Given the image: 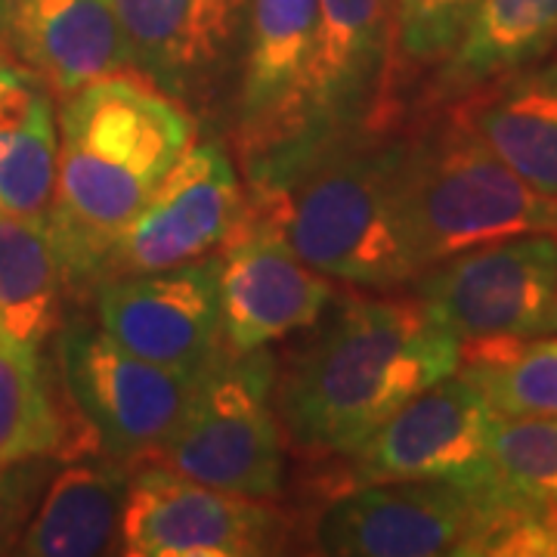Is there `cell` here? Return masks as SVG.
<instances>
[{
    "instance_id": "1",
    "label": "cell",
    "mask_w": 557,
    "mask_h": 557,
    "mask_svg": "<svg viewBox=\"0 0 557 557\" xmlns=\"http://www.w3.org/2000/svg\"><path fill=\"white\" fill-rule=\"evenodd\" d=\"M458 366L461 341L418 298L344 300L276 369L282 434L304 456H350Z\"/></svg>"
},
{
    "instance_id": "2",
    "label": "cell",
    "mask_w": 557,
    "mask_h": 557,
    "mask_svg": "<svg viewBox=\"0 0 557 557\" xmlns=\"http://www.w3.org/2000/svg\"><path fill=\"white\" fill-rule=\"evenodd\" d=\"M193 143V112L146 78L109 75L62 100L47 223L69 298L97 295L121 233Z\"/></svg>"
},
{
    "instance_id": "3",
    "label": "cell",
    "mask_w": 557,
    "mask_h": 557,
    "mask_svg": "<svg viewBox=\"0 0 557 557\" xmlns=\"http://www.w3.org/2000/svg\"><path fill=\"white\" fill-rule=\"evenodd\" d=\"M409 134L366 127L248 174L245 205L276 223L322 276L362 292H399L418 278L403 218Z\"/></svg>"
},
{
    "instance_id": "4",
    "label": "cell",
    "mask_w": 557,
    "mask_h": 557,
    "mask_svg": "<svg viewBox=\"0 0 557 557\" xmlns=\"http://www.w3.org/2000/svg\"><path fill=\"white\" fill-rule=\"evenodd\" d=\"M335 557L557 555L555 520L511 508L478 478L397 480L341 490L313 523Z\"/></svg>"
},
{
    "instance_id": "5",
    "label": "cell",
    "mask_w": 557,
    "mask_h": 557,
    "mask_svg": "<svg viewBox=\"0 0 557 557\" xmlns=\"http://www.w3.org/2000/svg\"><path fill=\"white\" fill-rule=\"evenodd\" d=\"M403 218L418 276L437 260L518 233H557V199L542 196L446 109L409 134Z\"/></svg>"
},
{
    "instance_id": "6",
    "label": "cell",
    "mask_w": 557,
    "mask_h": 557,
    "mask_svg": "<svg viewBox=\"0 0 557 557\" xmlns=\"http://www.w3.org/2000/svg\"><path fill=\"white\" fill-rule=\"evenodd\" d=\"M276 369L270 347L248 354L223 347L152 461L223 493L267 502L282 496L285 434L276 412Z\"/></svg>"
},
{
    "instance_id": "7",
    "label": "cell",
    "mask_w": 557,
    "mask_h": 557,
    "mask_svg": "<svg viewBox=\"0 0 557 557\" xmlns=\"http://www.w3.org/2000/svg\"><path fill=\"white\" fill-rule=\"evenodd\" d=\"M57 354L69 403L100 453L127 465L159 456L201 379L134 357L90 322L65 325Z\"/></svg>"
},
{
    "instance_id": "8",
    "label": "cell",
    "mask_w": 557,
    "mask_h": 557,
    "mask_svg": "<svg viewBox=\"0 0 557 557\" xmlns=\"http://www.w3.org/2000/svg\"><path fill=\"white\" fill-rule=\"evenodd\" d=\"M397 81L394 0H319V28L295 137L248 174L304 156L322 143L381 127Z\"/></svg>"
},
{
    "instance_id": "9",
    "label": "cell",
    "mask_w": 557,
    "mask_h": 557,
    "mask_svg": "<svg viewBox=\"0 0 557 557\" xmlns=\"http://www.w3.org/2000/svg\"><path fill=\"white\" fill-rule=\"evenodd\" d=\"M557 288V233H518L437 260L416 298L461 344L545 335Z\"/></svg>"
},
{
    "instance_id": "10",
    "label": "cell",
    "mask_w": 557,
    "mask_h": 557,
    "mask_svg": "<svg viewBox=\"0 0 557 557\" xmlns=\"http://www.w3.org/2000/svg\"><path fill=\"white\" fill-rule=\"evenodd\" d=\"M285 515L267 498L205 486L146 461L131 474L119 555L258 557L282 552Z\"/></svg>"
},
{
    "instance_id": "11",
    "label": "cell",
    "mask_w": 557,
    "mask_h": 557,
    "mask_svg": "<svg viewBox=\"0 0 557 557\" xmlns=\"http://www.w3.org/2000/svg\"><path fill=\"white\" fill-rule=\"evenodd\" d=\"M242 214L245 189L226 146L220 139L193 143L121 233L106 282L208 258L233 239Z\"/></svg>"
},
{
    "instance_id": "12",
    "label": "cell",
    "mask_w": 557,
    "mask_h": 557,
    "mask_svg": "<svg viewBox=\"0 0 557 557\" xmlns=\"http://www.w3.org/2000/svg\"><path fill=\"white\" fill-rule=\"evenodd\" d=\"M251 0H115L131 69L189 112H211L239 84Z\"/></svg>"
},
{
    "instance_id": "13",
    "label": "cell",
    "mask_w": 557,
    "mask_h": 557,
    "mask_svg": "<svg viewBox=\"0 0 557 557\" xmlns=\"http://www.w3.org/2000/svg\"><path fill=\"white\" fill-rule=\"evenodd\" d=\"M335 298L332 278L300 258L276 223L255 211L220 255V332L223 347L248 354L313 329Z\"/></svg>"
},
{
    "instance_id": "14",
    "label": "cell",
    "mask_w": 557,
    "mask_h": 557,
    "mask_svg": "<svg viewBox=\"0 0 557 557\" xmlns=\"http://www.w3.org/2000/svg\"><path fill=\"white\" fill-rule=\"evenodd\" d=\"M496 421L490 399L461 372H453L409 399L344 456V490L397 480L478 478Z\"/></svg>"
},
{
    "instance_id": "15",
    "label": "cell",
    "mask_w": 557,
    "mask_h": 557,
    "mask_svg": "<svg viewBox=\"0 0 557 557\" xmlns=\"http://www.w3.org/2000/svg\"><path fill=\"white\" fill-rule=\"evenodd\" d=\"M94 300L102 332L146 362L201 375L223 350L220 258L109 278Z\"/></svg>"
},
{
    "instance_id": "16",
    "label": "cell",
    "mask_w": 557,
    "mask_h": 557,
    "mask_svg": "<svg viewBox=\"0 0 557 557\" xmlns=\"http://www.w3.org/2000/svg\"><path fill=\"white\" fill-rule=\"evenodd\" d=\"M319 28V0H251L236 84V139L245 168L295 137Z\"/></svg>"
},
{
    "instance_id": "17",
    "label": "cell",
    "mask_w": 557,
    "mask_h": 557,
    "mask_svg": "<svg viewBox=\"0 0 557 557\" xmlns=\"http://www.w3.org/2000/svg\"><path fill=\"white\" fill-rule=\"evenodd\" d=\"M0 47L35 69L57 100L131 69L115 0H16Z\"/></svg>"
},
{
    "instance_id": "18",
    "label": "cell",
    "mask_w": 557,
    "mask_h": 557,
    "mask_svg": "<svg viewBox=\"0 0 557 557\" xmlns=\"http://www.w3.org/2000/svg\"><path fill=\"white\" fill-rule=\"evenodd\" d=\"M523 183L557 199V60H542L449 102Z\"/></svg>"
},
{
    "instance_id": "19",
    "label": "cell",
    "mask_w": 557,
    "mask_h": 557,
    "mask_svg": "<svg viewBox=\"0 0 557 557\" xmlns=\"http://www.w3.org/2000/svg\"><path fill=\"white\" fill-rule=\"evenodd\" d=\"M131 474L134 465L112 456L62 468L47 483L16 555L97 557L119 552Z\"/></svg>"
},
{
    "instance_id": "20",
    "label": "cell",
    "mask_w": 557,
    "mask_h": 557,
    "mask_svg": "<svg viewBox=\"0 0 557 557\" xmlns=\"http://www.w3.org/2000/svg\"><path fill=\"white\" fill-rule=\"evenodd\" d=\"M60 161V106L50 84L0 47V211L47 218Z\"/></svg>"
},
{
    "instance_id": "21",
    "label": "cell",
    "mask_w": 557,
    "mask_h": 557,
    "mask_svg": "<svg viewBox=\"0 0 557 557\" xmlns=\"http://www.w3.org/2000/svg\"><path fill=\"white\" fill-rule=\"evenodd\" d=\"M557 47V0H480L456 50L440 62L431 97L456 102L490 81L542 62Z\"/></svg>"
},
{
    "instance_id": "22",
    "label": "cell",
    "mask_w": 557,
    "mask_h": 557,
    "mask_svg": "<svg viewBox=\"0 0 557 557\" xmlns=\"http://www.w3.org/2000/svg\"><path fill=\"white\" fill-rule=\"evenodd\" d=\"M69 282L47 218L0 211V332L40 350L62 329Z\"/></svg>"
},
{
    "instance_id": "23",
    "label": "cell",
    "mask_w": 557,
    "mask_h": 557,
    "mask_svg": "<svg viewBox=\"0 0 557 557\" xmlns=\"http://www.w3.org/2000/svg\"><path fill=\"white\" fill-rule=\"evenodd\" d=\"M458 372L498 416H557V335L461 344Z\"/></svg>"
},
{
    "instance_id": "24",
    "label": "cell",
    "mask_w": 557,
    "mask_h": 557,
    "mask_svg": "<svg viewBox=\"0 0 557 557\" xmlns=\"http://www.w3.org/2000/svg\"><path fill=\"white\" fill-rule=\"evenodd\" d=\"M65 443L57 399L40 350L0 332V465L25 458H60Z\"/></svg>"
},
{
    "instance_id": "25",
    "label": "cell",
    "mask_w": 557,
    "mask_h": 557,
    "mask_svg": "<svg viewBox=\"0 0 557 557\" xmlns=\"http://www.w3.org/2000/svg\"><path fill=\"white\" fill-rule=\"evenodd\" d=\"M483 480L511 508L552 518L557 505V416H498Z\"/></svg>"
},
{
    "instance_id": "26",
    "label": "cell",
    "mask_w": 557,
    "mask_h": 557,
    "mask_svg": "<svg viewBox=\"0 0 557 557\" xmlns=\"http://www.w3.org/2000/svg\"><path fill=\"white\" fill-rule=\"evenodd\" d=\"M480 0H394L397 72L437 69L456 50Z\"/></svg>"
},
{
    "instance_id": "27",
    "label": "cell",
    "mask_w": 557,
    "mask_h": 557,
    "mask_svg": "<svg viewBox=\"0 0 557 557\" xmlns=\"http://www.w3.org/2000/svg\"><path fill=\"white\" fill-rule=\"evenodd\" d=\"M53 461L57 458L44 456L0 465V555L16 552L22 533L53 478Z\"/></svg>"
},
{
    "instance_id": "28",
    "label": "cell",
    "mask_w": 557,
    "mask_h": 557,
    "mask_svg": "<svg viewBox=\"0 0 557 557\" xmlns=\"http://www.w3.org/2000/svg\"><path fill=\"white\" fill-rule=\"evenodd\" d=\"M13 7H16V0H0V32H3V25H7V20H10Z\"/></svg>"
},
{
    "instance_id": "29",
    "label": "cell",
    "mask_w": 557,
    "mask_h": 557,
    "mask_svg": "<svg viewBox=\"0 0 557 557\" xmlns=\"http://www.w3.org/2000/svg\"><path fill=\"white\" fill-rule=\"evenodd\" d=\"M545 335H557V288H555V300H552V317H548V329Z\"/></svg>"
},
{
    "instance_id": "30",
    "label": "cell",
    "mask_w": 557,
    "mask_h": 557,
    "mask_svg": "<svg viewBox=\"0 0 557 557\" xmlns=\"http://www.w3.org/2000/svg\"><path fill=\"white\" fill-rule=\"evenodd\" d=\"M552 520H555V530H557V505H555V515H552Z\"/></svg>"
}]
</instances>
